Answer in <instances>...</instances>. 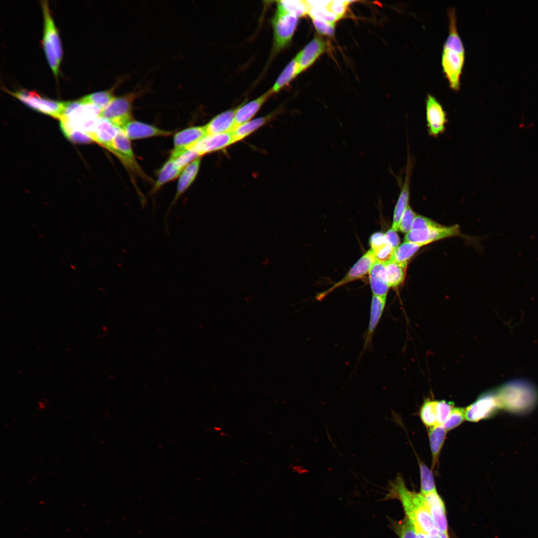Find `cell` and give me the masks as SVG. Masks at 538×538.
Segmentation results:
<instances>
[{"mask_svg":"<svg viewBox=\"0 0 538 538\" xmlns=\"http://www.w3.org/2000/svg\"><path fill=\"white\" fill-rule=\"evenodd\" d=\"M387 493L382 499H397L402 504L407 517L417 528L427 535L435 529L433 520L420 493L409 490L401 474L389 482Z\"/></svg>","mask_w":538,"mask_h":538,"instance_id":"obj_1","label":"cell"},{"mask_svg":"<svg viewBox=\"0 0 538 538\" xmlns=\"http://www.w3.org/2000/svg\"><path fill=\"white\" fill-rule=\"evenodd\" d=\"M449 33L444 43L441 56L443 72L450 87L457 91L460 89V77L465 61V49L457 29L455 9L447 11Z\"/></svg>","mask_w":538,"mask_h":538,"instance_id":"obj_2","label":"cell"},{"mask_svg":"<svg viewBox=\"0 0 538 538\" xmlns=\"http://www.w3.org/2000/svg\"><path fill=\"white\" fill-rule=\"evenodd\" d=\"M495 391L500 408L515 414L530 412L538 401L536 388L524 380L510 381Z\"/></svg>","mask_w":538,"mask_h":538,"instance_id":"obj_3","label":"cell"},{"mask_svg":"<svg viewBox=\"0 0 538 538\" xmlns=\"http://www.w3.org/2000/svg\"><path fill=\"white\" fill-rule=\"evenodd\" d=\"M41 4L44 17L42 41L44 53L53 73L57 76L62 57L61 43L47 1H41Z\"/></svg>","mask_w":538,"mask_h":538,"instance_id":"obj_4","label":"cell"},{"mask_svg":"<svg viewBox=\"0 0 538 538\" xmlns=\"http://www.w3.org/2000/svg\"><path fill=\"white\" fill-rule=\"evenodd\" d=\"M7 92L27 107L59 120L68 103V101H54L46 98L33 91L23 89L14 92L7 90Z\"/></svg>","mask_w":538,"mask_h":538,"instance_id":"obj_5","label":"cell"},{"mask_svg":"<svg viewBox=\"0 0 538 538\" xmlns=\"http://www.w3.org/2000/svg\"><path fill=\"white\" fill-rule=\"evenodd\" d=\"M298 21V17L285 12L277 5L276 11L271 20L275 51L282 49L289 43Z\"/></svg>","mask_w":538,"mask_h":538,"instance_id":"obj_6","label":"cell"},{"mask_svg":"<svg viewBox=\"0 0 538 538\" xmlns=\"http://www.w3.org/2000/svg\"><path fill=\"white\" fill-rule=\"evenodd\" d=\"M132 96L115 97L103 110L100 117L107 119L116 126L122 129L132 120Z\"/></svg>","mask_w":538,"mask_h":538,"instance_id":"obj_7","label":"cell"},{"mask_svg":"<svg viewBox=\"0 0 538 538\" xmlns=\"http://www.w3.org/2000/svg\"><path fill=\"white\" fill-rule=\"evenodd\" d=\"M499 409L495 391L487 392L466 408V419L471 422H478L490 417Z\"/></svg>","mask_w":538,"mask_h":538,"instance_id":"obj_8","label":"cell"},{"mask_svg":"<svg viewBox=\"0 0 538 538\" xmlns=\"http://www.w3.org/2000/svg\"><path fill=\"white\" fill-rule=\"evenodd\" d=\"M426 121L428 134L434 137L443 134L448 120L447 114L439 101L428 94L425 100Z\"/></svg>","mask_w":538,"mask_h":538,"instance_id":"obj_9","label":"cell"},{"mask_svg":"<svg viewBox=\"0 0 538 538\" xmlns=\"http://www.w3.org/2000/svg\"><path fill=\"white\" fill-rule=\"evenodd\" d=\"M376 261L372 252L369 250L357 261L340 280L327 290L318 294L316 296V299L320 301L337 288L350 282L364 278L369 274L371 268Z\"/></svg>","mask_w":538,"mask_h":538,"instance_id":"obj_10","label":"cell"},{"mask_svg":"<svg viewBox=\"0 0 538 538\" xmlns=\"http://www.w3.org/2000/svg\"><path fill=\"white\" fill-rule=\"evenodd\" d=\"M458 225L450 227L440 226L422 229L411 230L407 233L404 241L423 246L445 238L455 236L459 233Z\"/></svg>","mask_w":538,"mask_h":538,"instance_id":"obj_11","label":"cell"},{"mask_svg":"<svg viewBox=\"0 0 538 538\" xmlns=\"http://www.w3.org/2000/svg\"><path fill=\"white\" fill-rule=\"evenodd\" d=\"M111 152L128 169L143 177L145 176L136 160L130 139L121 129L113 140Z\"/></svg>","mask_w":538,"mask_h":538,"instance_id":"obj_12","label":"cell"},{"mask_svg":"<svg viewBox=\"0 0 538 538\" xmlns=\"http://www.w3.org/2000/svg\"><path fill=\"white\" fill-rule=\"evenodd\" d=\"M207 134L205 126L189 127L177 133L174 136V148L170 158H177Z\"/></svg>","mask_w":538,"mask_h":538,"instance_id":"obj_13","label":"cell"},{"mask_svg":"<svg viewBox=\"0 0 538 538\" xmlns=\"http://www.w3.org/2000/svg\"><path fill=\"white\" fill-rule=\"evenodd\" d=\"M424 502L435 528L448 533V523L444 502L436 491L423 495Z\"/></svg>","mask_w":538,"mask_h":538,"instance_id":"obj_14","label":"cell"},{"mask_svg":"<svg viewBox=\"0 0 538 538\" xmlns=\"http://www.w3.org/2000/svg\"><path fill=\"white\" fill-rule=\"evenodd\" d=\"M234 143L232 132L208 134L200 139L192 147L201 156L206 153L223 149Z\"/></svg>","mask_w":538,"mask_h":538,"instance_id":"obj_15","label":"cell"},{"mask_svg":"<svg viewBox=\"0 0 538 538\" xmlns=\"http://www.w3.org/2000/svg\"><path fill=\"white\" fill-rule=\"evenodd\" d=\"M413 162L411 157L408 155L405 174L401 190L395 207L393 221L392 229L396 231L398 230L399 225L401 218L409 204L410 194V183L412 173Z\"/></svg>","mask_w":538,"mask_h":538,"instance_id":"obj_16","label":"cell"},{"mask_svg":"<svg viewBox=\"0 0 538 538\" xmlns=\"http://www.w3.org/2000/svg\"><path fill=\"white\" fill-rule=\"evenodd\" d=\"M121 129L130 139H138L157 136H166L171 134L170 131L134 120L131 121Z\"/></svg>","mask_w":538,"mask_h":538,"instance_id":"obj_17","label":"cell"},{"mask_svg":"<svg viewBox=\"0 0 538 538\" xmlns=\"http://www.w3.org/2000/svg\"><path fill=\"white\" fill-rule=\"evenodd\" d=\"M326 43L319 37L309 42L296 55L299 73L310 66L326 50Z\"/></svg>","mask_w":538,"mask_h":538,"instance_id":"obj_18","label":"cell"},{"mask_svg":"<svg viewBox=\"0 0 538 538\" xmlns=\"http://www.w3.org/2000/svg\"><path fill=\"white\" fill-rule=\"evenodd\" d=\"M386 297L373 295L371 299L369 324L364 340L363 350L371 346L374 332L384 312Z\"/></svg>","mask_w":538,"mask_h":538,"instance_id":"obj_19","label":"cell"},{"mask_svg":"<svg viewBox=\"0 0 538 538\" xmlns=\"http://www.w3.org/2000/svg\"><path fill=\"white\" fill-rule=\"evenodd\" d=\"M201 164V157H198L185 168H184L180 175L177 183L176 193L173 200L169 209L176 203L180 196L189 188L195 180L200 168ZM167 212L164 218V224L166 230L167 225V218L170 210Z\"/></svg>","mask_w":538,"mask_h":538,"instance_id":"obj_20","label":"cell"},{"mask_svg":"<svg viewBox=\"0 0 538 538\" xmlns=\"http://www.w3.org/2000/svg\"><path fill=\"white\" fill-rule=\"evenodd\" d=\"M119 129L109 120L99 117L91 138L111 151L113 140Z\"/></svg>","mask_w":538,"mask_h":538,"instance_id":"obj_21","label":"cell"},{"mask_svg":"<svg viewBox=\"0 0 538 538\" xmlns=\"http://www.w3.org/2000/svg\"><path fill=\"white\" fill-rule=\"evenodd\" d=\"M237 108L220 113L205 125L207 134L232 132L235 128V116Z\"/></svg>","mask_w":538,"mask_h":538,"instance_id":"obj_22","label":"cell"},{"mask_svg":"<svg viewBox=\"0 0 538 538\" xmlns=\"http://www.w3.org/2000/svg\"><path fill=\"white\" fill-rule=\"evenodd\" d=\"M272 94L270 89L256 99L237 107L235 116L236 128L250 121Z\"/></svg>","mask_w":538,"mask_h":538,"instance_id":"obj_23","label":"cell"},{"mask_svg":"<svg viewBox=\"0 0 538 538\" xmlns=\"http://www.w3.org/2000/svg\"><path fill=\"white\" fill-rule=\"evenodd\" d=\"M368 275L373 295L386 297L389 286L386 279L385 262L376 261Z\"/></svg>","mask_w":538,"mask_h":538,"instance_id":"obj_24","label":"cell"},{"mask_svg":"<svg viewBox=\"0 0 538 538\" xmlns=\"http://www.w3.org/2000/svg\"><path fill=\"white\" fill-rule=\"evenodd\" d=\"M370 250L377 261L386 262L391 259L394 250L387 242L385 234L377 232L370 238Z\"/></svg>","mask_w":538,"mask_h":538,"instance_id":"obj_25","label":"cell"},{"mask_svg":"<svg viewBox=\"0 0 538 538\" xmlns=\"http://www.w3.org/2000/svg\"><path fill=\"white\" fill-rule=\"evenodd\" d=\"M385 264L386 279L389 287L398 288L404 280L407 263L390 260Z\"/></svg>","mask_w":538,"mask_h":538,"instance_id":"obj_26","label":"cell"},{"mask_svg":"<svg viewBox=\"0 0 538 538\" xmlns=\"http://www.w3.org/2000/svg\"><path fill=\"white\" fill-rule=\"evenodd\" d=\"M275 113L273 112L266 116L251 120L237 127L232 132L234 143L244 139L267 123L275 116Z\"/></svg>","mask_w":538,"mask_h":538,"instance_id":"obj_27","label":"cell"},{"mask_svg":"<svg viewBox=\"0 0 538 538\" xmlns=\"http://www.w3.org/2000/svg\"><path fill=\"white\" fill-rule=\"evenodd\" d=\"M446 430L442 425L430 428L428 436L432 454V468L438 463L439 455L446 438Z\"/></svg>","mask_w":538,"mask_h":538,"instance_id":"obj_28","label":"cell"},{"mask_svg":"<svg viewBox=\"0 0 538 538\" xmlns=\"http://www.w3.org/2000/svg\"><path fill=\"white\" fill-rule=\"evenodd\" d=\"M182 171L175 164L174 160L169 158L160 168L152 193H155L166 183L180 176Z\"/></svg>","mask_w":538,"mask_h":538,"instance_id":"obj_29","label":"cell"},{"mask_svg":"<svg viewBox=\"0 0 538 538\" xmlns=\"http://www.w3.org/2000/svg\"><path fill=\"white\" fill-rule=\"evenodd\" d=\"M299 74V67L295 56L281 72L270 90L272 93L278 92Z\"/></svg>","mask_w":538,"mask_h":538,"instance_id":"obj_30","label":"cell"},{"mask_svg":"<svg viewBox=\"0 0 538 538\" xmlns=\"http://www.w3.org/2000/svg\"><path fill=\"white\" fill-rule=\"evenodd\" d=\"M390 529L399 538H418L412 523L406 517L397 521L388 518Z\"/></svg>","mask_w":538,"mask_h":538,"instance_id":"obj_31","label":"cell"},{"mask_svg":"<svg viewBox=\"0 0 538 538\" xmlns=\"http://www.w3.org/2000/svg\"><path fill=\"white\" fill-rule=\"evenodd\" d=\"M279 5L285 12L295 15L302 16L308 14L309 7L306 0H283L277 1Z\"/></svg>","mask_w":538,"mask_h":538,"instance_id":"obj_32","label":"cell"},{"mask_svg":"<svg viewBox=\"0 0 538 538\" xmlns=\"http://www.w3.org/2000/svg\"><path fill=\"white\" fill-rule=\"evenodd\" d=\"M115 98L109 91H103L90 94L80 98L83 103L95 105L102 110L105 108Z\"/></svg>","mask_w":538,"mask_h":538,"instance_id":"obj_33","label":"cell"},{"mask_svg":"<svg viewBox=\"0 0 538 538\" xmlns=\"http://www.w3.org/2000/svg\"><path fill=\"white\" fill-rule=\"evenodd\" d=\"M422 247L421 245L405 242L395 249L391 260L400 263L407 262L410 258Z\"/></svg>","mask_w":538,"mask_h":538,"instance_id":"obj_34","label":"cell"},{"mask_svg":"<svg viewBox=\"0 0 538 538\" xmlns=\"http://www.w3.org/2000/svg\"><path fill=\"white\" fill-rule=\"evenodd\" d=\"M436 401L427 400L422 404L419 412L423 424L431 428L437 425L436 409Z\"/></svg>","mask_w":538,"mask_h":538,"instance_id":"obj_35","label":"cell"},{"mask_svg":"<svg viewBox=\"0 0 538 538\" xmlns=\"http://www.w3.org/2000/svg\"><path fill=\"white\" fill-rule=\"evenodd\" d=\"M420 476V493L425 495L436 491L432 470L423 462L419 461Z\"/></svg>","mask_w":538,"mask_h":538,"instance_id":"obj_36","label":"cell"},{"mask_svg":"<svg viewBox=\"0 0 538 538\" xmlns=\"http://www.w3.org/2000/svg\"><path fill=\"white\" fill-rule=\"evenodd\" d=\"M465 419V409L462 407H454L442 425L446 431L451 430L458 426Z\"/></svg>","mask_w":538,"mask_h":538,"instance_id":"obj_37","label":"cell"},{"mask_svg":"<svg viewBox=\"0 0 538 538\" xmlns=\"http://www.w3.org/2000/svg\"><path fill=\"white\" fill-rule=\"evenodd\" d=\"M308 14L312 18H316L331 23H335L336 21L340 19L331 12L328 7L311 8Z\"/></svg>","mask_w":538,"mask_h":538,"instance_id":"obj_38","label":"cell"},{"mask_svg":"<svg viewBox=\"0 0 538 538\" xmlns=\"http://www.w3.org/2000/svg\"><path fill=\"white\" fill-rule=\"evenodd\" d=\"M454 408V404L445 401H436L437 425H442Z\"/></svg>","mask_w":538,"mask_h":538,"instance_id":"obj_39","label":"cell"},{"mask_svg":"<svg viewBox=\"0 0 538 538\" xmlns=\"http://www.w3.org/2000/svg\"><path fill=\"white\" fill-rule=\"evenodd\" d=\"M416 215L408 204L401 218L398 230L403 233H408L412 229L413 222Z\"/></svg>","mask_w":538,"mask_h":538,"instance_id":"obj_40","label":"cell"},{"mask_svg":"<svg viewBox=\"0 0 538 538\" xmlns=\"http://www.w3.org/2000/svg\"><path fill=\"white\" fill-rule=\"evenodd\" d=\"M200 157L199 154L192 148H190L174 160L177 166L180 169L183 170L188 164Z\"/></svg>","mask_w":538,"mask_h":538,"instance_id":"obj_41","label":"cell"},{"mask_svg":"<svg viewBox=\"0 0 538 538\" xmlns=\"http://www.w3.org/2000/svg\"><path fill=\"white\" fill-rule=\"evenodd\" d=\"M312 19L313 23L318 32L329 36L334 35L335 23L329 22L316 18Z\"/></svg>","mask_w":538,"mask_h":538,"instance_id":"obj_42","label":"cell"},{"mask_svg":"<svg viewBox=\"0 0 538 538\" xmlns=\"http://www.w3.org/2000/svg\"><path fill=\"white\" fill-rule=\"evenodd\" d=\"M441 225L424 216L416 215L415 217L412 229H422L431 227H438Z\"/></svg>","mask_w":538,"mask_h":538,"instance_id":"obj_43","label":"cell"},{"mask_svg":"<svg viewBox=\"0 0 538 538\" xmlns=\"http://www.w3.org/2000/svg\"><path fill=\"white\" fill-rule=\"evenodd\" d=\"M351 2L348 0H332L328 7L331 12L340 18L345 13L347 5Z\"/></svg>","mask_w":538,"mask_h":538,"instance_id":"obj_44","label":"cell"},{"mask_svg":"<svg viewBox=\"0 0 538 538\" xmlns=\"http://www.w3.org/2000/svg\"><path fill=\"white\" fill-rule=\"evenodd\" d=\"M66 137L72 142L77 143H88L93 141L89 135L77 130L71 131Z\"/></svg>","mask_w":538,"mask_h":538,"instance_id":"obj_45","label":"cell"},{"mask_svg":"<svg viewBox=\"0 0 538 538\" xmlns=\"http://www.w3.org/2000/svg\"><path fill=\"white\" fill-rule=\"evenodd\" d=\"M396 232L394 230L391 229L385 234L387 242L394 249H396L399 246L400 241V238Z\"/></svg>","mask_w":538,"mask_h":538,"instance_id":"obj_46","label":"cell"},{"mask_svg":"<svg viewBox=\"0 0 538 538\" xmlns=\"http://www.w3.org/2000/svg\"><path fill=\"white\" fill-rule=\"evenodd\" d=\"M309 7V9L312 7H328L331 2L330 0H306Z\"/></svg>","mask_w":538,"mask_h":538,"instance_id":"obj_47","label":"cell"},{"mask_svg":"<svg viewBox=\"0 0 538 538\" xmlns=\"http://www.w3.org/2000/svg\"><path fill=\"white\" fill-rule=\"evenodd\" d=\"M428 538H449L448 533H445L435 529L428 535Z\"/></svg>","mask_w":538,"mask_h":538,"instance_id":"obj_48","label":"cell"},{"mask_svg":"<svg viewBox=\"0 0 538 538\" xmlns=\"http://www.w3.org/2000/svg\"><path fill=\"white\" fill-rule=\"evenodd\" d=\"M415 529L418 538H428V535L426 533H424V532L417 528L415 527Z\"/></svg>","mask_w":538,"mask_h":538,"instance_id":"obj_49","label":"cell"},{"mask_svg":"<svg viewBox=\"0 0 538 538\" xmlns=\"http://www.w3.org/2000/svg\"><path fill=\"white\" fill-rule=\"evenodd\" d=\"M71 268H72L73 269H75V268H74V266H73L72 265H71Z\"/></svg>","mask_w":538,"mask_h":538,"instance_id":"obj_50","label":"cell"}]
</instances>
